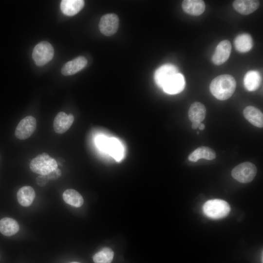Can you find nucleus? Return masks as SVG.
<instances>
[{
  "label": "nucleus",
  "instance_id": "nucleus-1",
  "mask_svg": "<svg viewBox=\"0 0 263 263\" xmlns=\"http://www.w3.org/2000/svg\"><path fill=\"white\" fill-rule=\"evenodd\" d=\"M236 88V81L231 75L225 74L214 78L211 82L209 89L217 99L225 100L229 98Z\"/></svg>",
  "mask_w": 263,
  "mask_h": 263
},
{
  "label": "nucleus",
  "instance_id": "nucleus-15",
  "mask_svg": "<svg viewBox=\"0 0 263 263\" xmlns=\"http://www.w3.org/2000/svg\"><path fill=\"white\" fill-rule=\"evenodd\" d=\"M243 114L244 118L253 125L258 128L263 127V113L258 108L251 106H247L244 110Z\"/></svg>",
  "mask_w": 263,
  "mask_h": 263
},
{
  "label": "nucleus",
  "instance_id": "nucleus-27",
  "mask_svg": "<svg viewBox=\"0 0 263 263\" xmlns=\"http://www.w3.org/2000/svg\"><path fill=\"white\" fill-rule=\"evenodd\" d=\"M48 180L47 175H39L36 178L37 183L40 187L45 186L47 184Z\"/></svg>",
  "mask_w": 263,
  "mask_h": 263
},
{
  "label": "nucleus",
  "instance_id": "nucleus-16",
  "mask_svg": "<svg viewBox=\"0 0 263 263\" xmlns=\"http://www.w3.org/2000/svg\"><path fill=\"white\" fill-rule=\"evenodd\" d=\"M83 0H62L60 3L62 12L66 16H72L77 14L84 7Z\"/></svg>",
  "mask_w": 263,
  "mask_h": 263
},
{
  "label": "nucleus",
  "instance_id": "nucleus-6",
  "mask_svg": "<svg viewBox=\"0 0 263 263\" xmlns=\"http://www.w3.org/2000/svg\"><path fill=\"white\" fill-rule=\"evenodd\" d=\"M37 127L36 118L31 115L27 116L20 120L15 132L16 137L20 140L27 139L34 133Z\"/></svg>",
  "mask_w": 263,
  "mask_h": 263
},
{
  "label": "nucleus",
  "instance_id": "nucleus-26",
  "mask_svg": "<svg viewBox=\"0 0 263 263\" xmlns=\"http://www.w3.org/2000/svg\"><path fill=\"white\" fill-rule=\"evenodd\" d=\"M61 175V171L58 168L47 175L48 180H55L58 179Z\"/></svg>",
  "mask_w": 263,
  "mask_h": 263
},
{
  "label": "nucleus",
  "instance_id": "nucleus-31",
  "mask_svg": "<svg viewBox=\"0 0 263 263\" xmlns=\"http://www.w3.org/2000/svg\"><path fill=\"white\" fill-rule=\"evenodd\" d=\"M197 134H199V132H197Z\"/></svg>",
  "mask_w": 263,
  "mask_h": 263
},
{
  "label": "nucleus",
  "instance_id": "nucleus-5",
  "mask_svg": "<svg viewBox=\"0 0 263 263\" xmlns=\"http://www.w3.org/2000/svg\"><path fill=\"white\" fill-rule=\"evenodd\" d=\"M257 173V168L252 163L246 162L236 166L231 171L232 176L242 183L252 181Z\"/></svg>",
  "mask_w": 263,
  "mask_h": 263
},
{
  "label": "nucleus",
  "instance_id": "nucleus-29",
  "mask_svg": "<svg viewBox=\"0 0 263 263\" xmlns=\"http://www.w3.org/2000/svg\"><path fill=\"white\" fill-rule=\"evenodd\" d=\"M198 128L200 130H203L205 128V125L203 123H201L198 127Z\"/></svg>",
  "mask_w": 263,
  "mask_h": 263
},
{
  "label": "nucleus",
  "instance_id": "nucleus-9",
  "mask_svg": "<svg viewBox=\"0 0 263 263\" xmlns=\"http://www.w3.org/2000/svg\"><path fill=\"white\" fill-rule=\"evenodd\" d=\"M231 51V44L227 40L220 41L217 45L212 56V61L217 65L225 63L229 58Z\"/></svg>",
  "mask_w": 263,
  "mask_h": 263
},
{
  "label": "nucleus",
  "instance_id": "nucleus-24",
  "mask_svg": "<svg viewBox=\"0 0 263 263\" xmlns=\"http://www.w3.org/2000/svg\"><path fill=\"white\" fill-rule=\"evenodd\" d=\"M62 197L66 203L76 207H81L84 202L81 195L73 189H68L64 191Z\"/></svg>",
  "mask_w": 263,
  "mask_h": 263
},
{
  "label": "nucleus",
  "instance_id": "nucleus-13",
  "mask_svg": "<svg viewBox=\"0 0 263 263\" xmlns=\"http://www.w3.org/2000/svg\"><path fill=\"white\" fill-rule=\"evenodd\" d=\"M260 5L257 0H236L234 1L233 6L239 13L247 15L256 11Z\"/></svg>",
  "mask_w": 263,
  "mask_h": 263
},
{
  "label": "nucleus",
  "instance_id": "nucleus-7",
  "mask_svg": "<svg viewBox=\"0 0 263 263\" xmlns=\"http://www.w3.org/2000/svg\"><path fill=\"white\" fill-rule=\"evenodd\" d=\"M119 27V18L114 13L107 14L103 16L99 23L101 33L106 36H111L117 31Z\"/></svg>",
  "mask_w": 263,
  "mask_h": 263
},
{
  "label": "nucleus",
  "instance_id": "nucleus-20",
  "mask_svg": "<svg viewBox=\"0 0 263 263\" xmlns=\"http://www.w3.org/2000/svg\"><path fill=\"white\" fill-rule=\"evenodd\" d=\"M262 77L256 71H249L244 75V83L245 89L248 91H256L261 85Z\"/></svg>",
  "mask_w": 263,
  "mask_h": 263
},
{
  "label": "nucleus",
  "instance_id": "nucleus-11",
  "mask_svg": "<svg viewBox=\"0 0 263 263\" xmlns=\"http://www.w3.org/2000/svg\"><path fill=\"white\" fill-rule=\"evenodd\" d=\"M74 121L73 114H66L60 112L58 113L54 118L53 127L55 132L58 134L65 132L72 126Z\"/></svg>",
  "mask_w": 263,
  "mask_h": 263
},
{
  "label": "nucleus",
  "instance_id": "nucleus-8",
  "mask_svg": "<svg viewBox=\"0 0 263 263\" xmlns=\"http://www.w3.org/2000/svg\"><path fill=\"white\" fill-rule=\"evenodd\" d=\"M177 68L171 64H166L159 67L154 73L156 84L162 88L165 83L172 76L178 73Z\"/></svg>",
  "mask_w": 263,
  "mask_h": 263
},
{
  "label": "nucleus",
  "instance_id": "nucleus-10",
  "mask_svg": "<svg viewBox=\"0 0 263 263\" xmlns=\"http://www.w3.org/2000/svg\"><path fill=\"white\" fill-rule=\"evenodd\" d=\"M184 76L178 73L170 78L163 85L162 89L169 94H174L181 93L185 88Z\"/></svg>",
  "mask_w": 263,
  "mask_h": 263
},
{
  "label": "nucleus",
  "instance_id": "nucleus-2",
  "mask_svg": "<svg viewBox=\"0 0 263 263\" xmlns=\"http://www.w3.org/2000/svg\"><path fill=\"white\" fill-rule=\"evenodd\" d=\"M56 161L48 153L43 152L37 155L30 162V169L32 171L42 175H47L57 168Z\"/></svg>",
  "mask_w": 263,
  "mask_h": 263
},
{
  "label": "nucleus",
  "instance_id": "nucleus-14",
  "mask_svg": "<svg viewBox=\"0 0 263 263\" xmlns=\"http://www.w3.org/2000/svg\"><path fill=\"white\" fill-rule=\"evenodd\" d=\"M182 7L185 13L198 16L205 11L206 4L202 0H185L182 2Z\"/></svg>",
  "mask_w": 263,
  "mask_h": 263
},
{
  "label": "nucleus",
  "instance_id": "nucleus-18",
  "mask_svg": "<svg viewBox=\"0 0 263 263\" xmlns=\"http://www.w3.org/2000/svg\"><path fill=\"white\" fill-rule=\"evenodd\" d=\"M36 193L33 188L29 186H23L17 192V196L19 204L25 207L30 206L33 203Z\"/></svg>",
  "mask_w": 263,
  "mask_h": 263
},
{
  "label": "nucleus",
  "instance_id": "nucleus-3",
  "mask_svg": "<svg viewBox=\"0 0 263 263\" xmlns=\"http://www.w3.org/2000/svg\"><path fill=\"white\" fill-rule=\"evenodd\" d=\"M230 211L229 204L221 199L208 200L203 206V211L205 215L213 219L223 218L229 214Z\"/></svg>",
  "mask_w": 263,
  "mask_h": 263
},
{
  "label": "nucleus",
  "instance_id": "nucleus-25",
  "mask_svg": "<svg viewBox=\"0 0 263 263\" xmlns=\"http://www.w3.org/2000/svg\"><path fill=\"white\" fill-rule=\"evenodd\" d=\"M114 256L113 250L108 247H105L93 256L94 263H111Z\"/></svg>",
  "mask_w": 263,
  "mask_h": 263
},
{
  "label": "nucleus",
  "instance_id": "nucleus-19",
  "mask_svg": "<svg viewBox=\"0 0 263 263\" xmlns=\"http://www.w3.org/2000/svg\"><path fill=\"white\" fill-rule=\"evenodd\" d=\"M206 115L205 106L200 102H193L190 106L188 116L192 123H201L205 119Z\"/></svg>",
  "mask_w": 263,
  "mask_h": 263
},
{
  "label": "nucleus",
  "instance_id": "nucleus-23",
  "mask_svg": "<svg viewBox=\"0 0 263 263\" xmlns=\"http://www.w3.org/2000/svg\"><path fill=\"white\" fill-rule=\"evenodd\" d=\"M234 44L237 51L245 53L252 49L253 46V41L249 34L243 33L238 35L235 38Z\"/></svg>",
  "mask_w": 263,
  "mask_h": 263
},
{
  "label": "nucleus",
  "instance_id": "nucleus-28",
  "mask_svg": "<svg viewBox=\"0 0 263 263\" xmlns=\"http://www.w3.org/2000/svg\"><path fill=\"white\" fill-rule=\"evenodd\" d=\"M201 123H198V122H195V123H192V124L191 125V127L193 129H196L197 128H198V127L200 125Z\"/></svg>",
  "mask_w": 263,
  "mask_h": 263
},
{
  "label": "nucleus",
  "instance_id": "nucleus-4",
  "mask_svg": "<svg viewBox=\"0 0 263 263\" xmlns=\"http://www.w3.org/2000/svg\"><path fill=\"white\" fill-rule=\"evenodd\" d=\"M54 54V50L52 45L47 41H43L34 47L32 57L37 66H42L52 59Z\"/></svg>",
  "mask_w": 263,
  "mask_h": 263
},
{
  "label": "nucleus",
  "instance_id": "nucleus-21",
  "mask_svg": "<svg viewBox=\"0 0 263 263\" xmlns=\"http://www.w3.org/2000/svg\"><path fill=\"white\" fill-rule=\"evenodd\" d=\"M19 229L18 223L14 219L5 217L0 220V232L6 236L16 234Z\"/></svg>",
  "mask_w": 263,
  "mask_h": 263
},
{
  "label": "nucleus",
  "instance_id": "nucleus-12",
  "mask_svg": "<svg viewBox=\"0 0 263 263\" xmlns=\"http://www.w3.org/2000/svg\"><path fill=\"white\" fill-rule=\"evenodd\" d=\"M87 64V60L84 56H78L63 66L61 69V74L64 75H73L83 69Z\"/></svg>",
  "mask_w": 263,
  "mask_h": 263
},
{
  "label": "nucleus",
  "instance_id": "nucleus-22",
  "mask_svg": "<svg viewBox=\"0 0 263 263\" xmlns=\"http://www.w3.org/2000/svg\"><path fill=\"white\" fill-rule=\"evenodd\" d=\"M215 157V152L212 149L208 147L202 146L191 153L188 157V159L190 161L196 162L200 159L211 160L214 159Z\"/></svg>",
  "mask_w": 263,
  "mask_h": 263
},
{
  "label": "nucleus",
  "instance_id": "nucleus-17",
  "mask_svg": "<svg viewBox=\"0 0 263 263\" xmlns=\"http://www.w3.org/2000/svg\"><path fill=\"white\" fill-rule=\"evenodd\" d=\"M104 151L115 160L119 161L123 157V149L119 141L114 138H108Z\"/></svg>",
  "mask_w": 263,
  "mask_h": 263
},
{
  "label": "nucleus",
  "instance_id": "nucleus-30",
  "mask_svg": "<svg viewBox=\"0 0 263 263\" xmlns=\"http://www.w3.org/2000/svg\"><path fill=\"white\" fill-rule=\"evenodd\" d=\"M70 263H78V262H71Z\"/></svg>",
  "mask_w": 263,
  "mask_h": 263
}]
</instances>
